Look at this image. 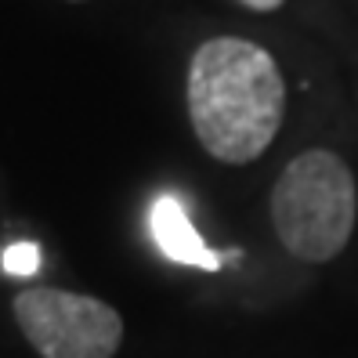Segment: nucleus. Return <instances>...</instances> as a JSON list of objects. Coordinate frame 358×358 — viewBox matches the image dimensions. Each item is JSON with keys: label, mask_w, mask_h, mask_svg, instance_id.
<instances>
[{"label": "nucleus", "mask_w": 358, "mask_h": 358, "mask_svg": "<svg viewBox=\"0 0 358 358\" xmlns=\"http://www.w3.org/2000/svg\"><path fill=\"white\" fill-rule=\"evenodd\" d=\"M73 4H80V0H73Z\"/></svg>", "instance_id": "7"}, {"label": "nucleus", "mask_w": 358, "mask_h": 358, "mask_svg": "<svg viewBox=\"0 0 358 358\" xmlns=\"http://www.w3.org/2000/svg\"><path fill=\"white\" fill-rule=\"evenodd\" d=\"M15 322L40 358H113L123 341V319L113 304L69 289L18 293Z\"/></svg>", "instance_id": "3"}, {"label": "nucleus", "mask_w": 358, "mask_h": 358, "mask_svg": "<svg viewBox=\"0 0 358 358\" xmlns=\"http://www.w3.org/2000/svg\"><path fill=\"white\" fill-rule=\"evenodd\" d=\"M271 224L293 257L326 264L355 231V178L329 149H308L271 188Z\"/></svg>", "instance_id": "2"}, {"label": "nucleus", "mask_w": 358, "mask_h": 358, "mask_svg": "<svg viewBox=\"0 0 358 358\" xmlns=\"http://www.w3.org/2000/svg\"><path fill=\"white\" fill-rule=\"evenodd\" d=\"M4 271L8 275H33V271L40 268V250L33 243H15L4 250Z\"/></svg>", "instance_id": "5"}, {"label": "nucleus", "mask_w": 358, "mask_h": 358, "mask_svg": "<svg viewBox=\"0 0 358 358\" xmlns=\"http://www.w3.org/2000/svg\"><path fill=\"white\" fill-rule=\"evenodd\" d=\"M286 116V80L264 48L214 36L188 62V120L217 163L243 166L264 156Z\"/></svg>", "instance_id": "1"}, {"label": "nucleus", "mask_w": 358, "mask_h": 358, "mask_svg": "<svg viewBox=\"0 0 358 358\" xmlns=\"http://www.w3.org/2000/svg\"><path fill=\"white\" fill-rule=\"evenodd\" d=\"M239 4H246L250 11H279L286 0H239Z\"/></svg>", "instance_id": "6"}, {"label": "nucleus", "mask_w": 358, "mask_h": 358, "mask_svg": "<svg viewBox=\"0 0 358 358\" xmlns=\"http://www.w3.org/2000/svg\"><path fill=\"white\" fill-rule=\"evenodd\" d=\"M149 224H152V239H156V246H159L171 261L188 264V268H203V271H217V268H224V254L210 250V246L199 239L196 224L188 221L185 206H181L174 196H159V199H156Z\"/></svg>", "instance_id": "4"}]
</instances>
